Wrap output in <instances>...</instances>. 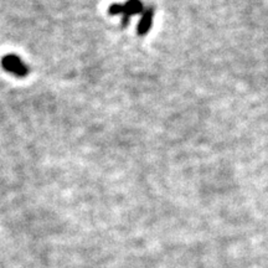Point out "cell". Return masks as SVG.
Here are the masks:
<instances>
[]
</instances>
